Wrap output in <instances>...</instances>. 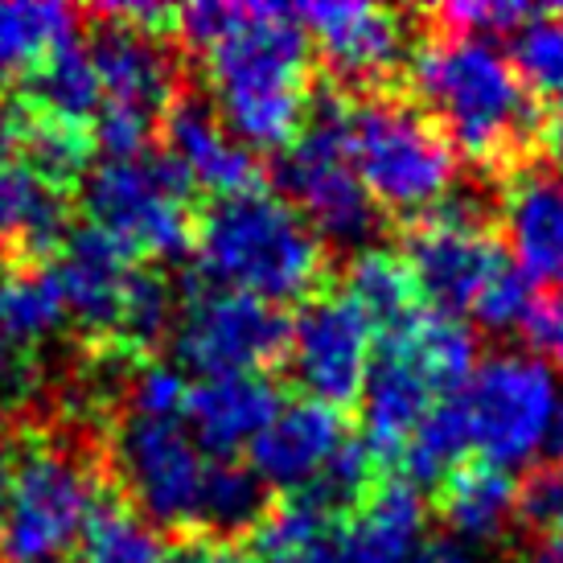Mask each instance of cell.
<instances>
[{
    "label": "cell",
    "mask_w": 563,
    "mask_h": 563,
    "mask_svg": "<svg viewBox=\"0 0 563 563\" xmlns=\"http://www.w3.org/2000/svg\"><path fill=\"white\" fill-rule=\"evenodd\" d=\"M470 449L485 456V465L515 470L539 453H548L551 423L560 411V383L539 358L522 350H501L477 362L465 391L456 395Z\"/></svg>",
    "instance_id": "8"
},
{
    "label": "cell",
    "mask_w": 563,
    "mask_h": 563,
    "mask_svg": "<svg viewBox=\"0 0 563 563\" xmlns=\"http://www.w3.org/2000/svg\"><path fill=\"white\" fill-rule=\"evenodd\" d=\"M407 267L437 313L477 317L498 280L515 267L510 251L477 219V206L449 198L407 243Z\"/></svg>",
    "instance_id": "11"
},
{
    "label": "cell",
    "mask_w": 563,
    "mask_h": 563,
    "mask_svg": "<svg viewBox=\"0 0 563 563\" xmlns=\"http://www.w3.org/2000/svg\"><path fill=\"white\" fill-rule=\"evenodd\" d=\"M9 465H13V461L0 453V510H4V489H9Z\"/></svg>",
    "instance_id": "43"
},
{
    "label": "cell",
    "mask_w": 563,
    "mask_h": 563,
    "mask_svg": "<svg viewBox=\"0 0 563 563\" xmlns=\"http://www.w3.org/2000/svg\"><path fill=\"white\" fill-rule=\"evenodd\" d=\"M186 375L169 362H148L128 383V411L148 420H181L186 416Z\"/></svg>",
    "instance_id": "35"
},
{
    "label": "cell",
    "mask_w": 563,
    "mask_h": 563,
    "mask_svg": "<svg viewBox=\"0 0 563 563\" xmlns=\"http://www.w3.org/2000/svg\"><path fill=\"white\" fill-rule=\"evenodd\" d=\"M371 470H375L371 449H366L362 440H345V449L329 461V470L317 477L313 489H305V498H313L317 506L342 515V510L358 506V501L371 494Z\"/></svg>",
    "instance_id": "33"
},
{
    "label": "cell",
    "mask_w": 563,
    "mask_h": 563,
    "mask_svg": "<svg viewBox=\"0 0 563 563\" xmlns=\"http://www.w3.org/2000/svg\"><path fill=\"white\" fill-rule=\"evenodd\" d=\"M342 108L345 103L325 99L317 108L313 124L300 128L297 141L284 148L280 186L321 243L342 251H371L383 227V210L354 173V161L345 148Z\"/></svg>",
    "instance_id": "7"
},
{
    "label": "cell",
    "mask_w": 563,
    "mask_h": 563,
    "mask_svg": "<svg viewBox=\"0 0 563 563\" xmlns=\"http://www.w3.org/2000/svg\"><path fill=\"white\" fill-rule=\"evenodd\" d=\"M501 231L510 260L563 292V173H518L501 198Z\"/></svg>",
    "instance_id": "20"
},
{
    "label": "cell",
    "mask_w": 563,
    "mask_h": 563,
    "mask_svg": "<svg viewBox=\"0 0 563 563\" xmlns=\"http://www.w3.org/2000/svg\"><path fill=\"white\" fill-rule=\"evenodd\" d=\"M338 527L342 515L292 494L276 510H264L251 539L255 563H338Z\"/></svg>",
    "instance_id": "23"
},
{
    "label": "cell",
    "mask_w": 563,
    "mask_h": 563,
    "mask_svg": "<svg viewBox=\"0 0 563 563\" xmlns=\"http://www.w3.org/2000/svg\"><path fill=\"white\" fill-rule=\"evenodd\" d=\"M79 563H161V534L136 506L99 501L79 539Z\"/></svg>",
    "instance_id": "29"
},
{
    "label": "cell",
    "mask_w": 563,
    "mask_h": 563,
    "mask_svg": "<svg viewBox=\"0 0 563 563\" xmlns=\"http://www.w3.org/2000/svg\"><path fill=\"white\" fill-rule=\"evenodd\" d=\"M284 345L288 321L276 313V305L227 288L194 292L173 321V354L198 378L260 375L276 354H284Z\"/></svg>",
    "instance_id": "12"
},
{
    "label": "cell",
    "mask_w": 563,
    "mask_h": 563,
    "mask_svg": "<svg viewBox=\"0 0 563 563\" xmlns=\"http://www.w3.org/2000/svg\"><path fill=\"white\" fill-rule=\"evenodd\" d=\"M79 16L54 0H4L0 4V79L37 75L49 54L75 42Z\"/></svg>",
    "instance_id": "24"
},
{
    "label": "cell",
    "mask_w": 563,
    "mask_h": 563,
    "mask_svg": "<svg viewBox=\"0 0 563 563\" xmlns=\"http://www.w3.org/2000/svg\"><path fill=\"white\" fill-rule=\"evenodd\" d=\"M345 148L366 194L383 210L428 214L453 198L456 148L428 111L404 99H358L342 108Z\"/></svg>",
    "instance_id": "5"
},
{
    "label": "cell",
    "mask_w": 563,
    "mask_h": 563,
    "mask_svg": "<svg viewBox=\"0 0 563 563\" xmlns=\"http://www.w3.org/2000/svg\"><path fill=\"white\" fill-rule=\"evenodd\" d=\"M518 333L527 338V354L548 371H563V292L534 297L531 313L522 317Z\"/></svg>",
    "instance_id": "36"
},
{
    "label": "cell",
    "mask_w": 563,
    "mask_h": 563,
    "mask_svg": "<svg viewBox=\"0 0 563 563\" xmlns=\"http://www.w3.org/2000/svg\"><path fill=\"white\" fill-rule=\"evenodd\" d=\"M548 9H534V4H518V0H453L440 9V21L449 25V33H461V37H498V33H510L515 37L527 21L543 16Z\"/></svg>",
    "instance_id": "34"
},
{
    "label": "cell",
    "mask_w": 563,
    "mask_h": 563,
    "mask_svg": "<svg viewBox=\"0 0 563 563\" xmlns=\"http://www.w3.org/2000/svg\"><path fill=\"white\" fill-rule=\"evenodd\" d=\"M470 453V428H465V416H461V404L444 399L428 411V420L416 428V437L407 440L404 470L411 482H437V477H449L453 470H461V456Z\"/></svg>",
    "instance_id": "30"
},
{
    "label": "cell",
    "mask_w": 563,
    "mask_h": 563,
    "mask_svg": "<svg viewBox=\"0 0 563 563\" xmlns=\"http://www.w3.org/2000/svg\"><path fill=\"white\" fill-rule=\"evenodd\" d=\"M194 251L214 288L243 292L264 305L305 300L325 272V247L313 227L288 198L267 189L219 198L198 222Z\"/></svg>",
    "instance_id": "3"
},
{
    "label": "cell",
    "mask_w": 563,
    "mask_h": 563,
    "mask_svg": "<svg viewBox=\"0 0 563 563\" xmlns=\"http://www.w3.org/2000/svg\"><path fill=\"white\" fill-rule=\"evenodd\" d=\"M66 305L49 272H4L0 276V350L37 354L63 329Z\"/></svg>",
    "instance_id": "25"
},
{
    "label": "cell",
    "mask_w": 563,
    "mask_h": 563,
    "mask_svg": "<svg viewBox=\"0 0 563 563\" xmlns=\"http://www.w3.org/2000/svg\"><path fill=\"white\" fill-rule=\"evenodd\" d=\"M548 453L555 456V461H563V391H560V411H555V423H551Z\"/></svg>",
    "instance_id": "42"
},
{
    "label": "cell",
    "mask_w": 563,
    "mask_h": 563,
    "mask_svg": "<svg viewBox=\"0 0 563 563\" xmlns=\"http://www.w3.org/2000/svg\"><path fill=\"white\" fill-rule=\"evenodd\" d=\"M548 148H551V157L563 165V103H560V111H555V120H551V128H548Z\"/></svg>",
    "instance_id": "41"
},
{
    "label": "cell",
    "mask_w": 563,
    "mask_h": 563,
    "mask_svg": "<svg viewBox=\"0 0 563 563\" xmlns=\"http://www.w3.org/2000/svg\"><path fill=\"white\" fill-rule=\"evenodd\" d=\"M33 99L46 111V120H58V124L75 128L82 120H95L103 108V87L95 75L91 49L70 42L58 54H49L33 75Z\"/></svg>",
    "instance_id": "28"
},
{
    "label": "cell",
    "mask_w": 563,
    "mask_h": 563,
    "mask_svg": "<svg viewBox=\"0 0 563 563\" xmlns=\"http://www.w3.org/2000/svg\"><path fill=\"white\" fill-rule=\"evenodd\" d=\"M539 534H543V543H548L551 563H563V510L555 518H551V522Z\"/></svg>",
    "instance_id": "40"
},
{
    "label": "cell",
    "mask_w": 563,
    "mask_h": 563,
    "mask_svg": "<svg viewBox=\"0 0 563 563\" xmlns=\"http://www.w3.org/2000/svg\"><path fill=\"white\" fill-rule=\"evenodd\" d=\"M423 498L411 482H387L338 527V563H404L423 543Z\"/></svg>",
    "instance_id": "21"
},
{
    "label": "cell",
    "mask_w": 563,
    "mask_h": 563,
    "mask_svg": "<svg viewBox=\"0 0 563 563\" xmlns=\"http://www.w3.org/2000/svg\"><path fill=\"white\" fill-rule=\"evenodd\" d=\"M300 25L325 66L345 82H378L407 58V21L395 9L366 0L300 4Z\"/></svg>",
    "instance_id": "14"
},
{
    "label": "cell",
    "mask_w": 563,
    "mask_h": 563,
    "mask_svg": "<svg viewBox=\"0 0 563 563\" xmlns=\"http://www.w3.org/2000/svg\"><path fill=\"white\" fill-rule=\"evenodd\" d=\"M165 148L189 186L214 198L255 189V153L239 144L227 124L198 99H181L165 111Z\"/></svg>",
    "instance_id": "19"
},
{
    "label": "cell",
    "mask_w": 563,
    "mask_h": 563,
    "mask_svg": "<svg viewBox=\"0 0 563 563\" xmlns=\"http://www.w3.org/2000/svg\"><path fill=\"white\" fill-rule=\"evenodd\" d=\"M510 63L527 91L563 95V16L543 13L527 21L510 42Z\"/></svg>",
    "instance_id": "31"
},
{
    "label": "cell",
    "mask_w": 563,
    "mask_h": 563,
    "mask_svg": "<svg viewBox=\"0 0 563 563\" xmlns=\"http://www.w3.org/2000/svg\"><path fill=\"white\" fill-rule=\"evenodd\" d=\"M173 321H177V309H173L169 284L161 280L157 272L141 267L132 276V288H128L120 321H115V338L128 345H153L165 338V329H173Z\"/></svg>",
    "instance_id": "32"
},
{
    "label": "cell",
    "mask_w": 563,
    "mask_h": 563,
    "mask_svg": "<svg viewBox=\"0 0 563 563\" xmlns=\"http://www.w3.org/2000/svg\"><path fill=\"white\" fill-rule=\"evenodd\" d=\"M82 210L124 251L169 260L194 235L189 181L169 157H108L82 177Z\"/></svg>",
    "instance_id": "9"
},
{
    "label": "cell",
    "mask_w": 563,
    "mask_h": 563,
    "mask_svg": "<svg viewBox=\"0 0 563 563\" xmlns=\"http://www.w3.org/2000/svg\"><path fill=\"white\" fill-rule=\"evenodd\" d=\"M342 416L325 404L297 399L276 411V420L264 428V437L251 444V473L264 482V489H313L317 477L329 470V461L345 449Z\"/></svg>",
    "instance_id": "15"
},
{
    "label": "cell",
    "mask_w": 563,
    "mask_h": 563,
    "mask_svg": "<svg viewBox=\"0 0 563 563\" xmlns=\"http://www.w3.org/2000/svg\"><path fill=\"white\" fill-rule=\"evenodd\" d=\"M477 371V338L461 317L416 313L383 338L362 387L366 449L404 453L428 411L465 391Z\"/></svg>",
    "instance_id": "4"
},
{
    "label": "cell",
    "mask_w": 563,
    "mask_h": 563,
    "mask_svg": "<svg viewBox=\"0 0 563 563\" xmlns=\"http://www.w3.org/2000/svg\"><path fill=\"white\" fill-rule=\"evenodd\" d=\"M411 91L428 120L470 161H501L534 136V99L510 54L485 37L444 33L411 54Z\"/></svg>",
    "instance_id": "2"
},
{
    "label": "cell",
    "mask_w": 563,
    "mask_h": 563,
    "mask_svg": "<svg viewBox=\"0 0 563 563\" xmlns=\"http://www.w3.org/2000/svg\"><path fill=\"white\" fill-rule=\"evenodd\" d=\"M161 563H255L251 551L235 548V543H186L177 551H165Z\"/></svg>",
    "instance_id": "38"
},
{
    "label": "cell",
    "mask_w": 563,
    "mask_h": 563,
    "mask_svg": "<svg viewBox=\"0 0 563 563\" xmlns=\"http://www.w3.org/2000/svg\"><path fill=\"white\" fill-rule=\"evenodd\" d=\"M560 510H563V465L539 470L531 482L518 489V515L527 518L534 531H543Z\"/></svg>",
    "instance_id": "37"
},
{
    "label": "cell",
    "mask_w": 563,
    "mask_h": 563,
    "mask_svg": "<svg viewBox=\"0 0 563 563\" xmlns=\"http://www.w3.org/2000/svg\"><path fill=\"white\" fill-rule=\"evenodd\" d=\"M99 510V482L82 456L33 444L9 465L0 563H63Z\"/></svg>",
    "instance_id": "6"
},
{
    "label": "cell",
    "mask_w": 563,
    "mask_h": 563,
    "mask_svg": "<svg viewBox=\"0 0 563 563\" xmlns=\"http://www.w3.org/2000/svg\"><path fill=\"white\" fill-rule=\"evenodd\" d=\"M531 563H551V560H531Z\"/></svg>",
    "instance_id": "44"
},
{
    "label": "cell",
    "mask_w": 563,
    "mask_h": 563,
    "mask_svg": "<svg viewBox=\"0 0 563 563\" xmlns=\"http://www.w3.org/2000/svg\"><path fill=\"white\" fill-rule=\"evenodd\" d=\"M416 280H411V267L407 260H399L395 251H383V247H371V251H358L354 255V264L345 272V300H354L362 309V317L371 321L375 329L383 333H391L407 321V317H416Z\"/></svg>",
    "instance_id": "27"
},
{
    "label": "cell",
    "mask_w": 563,
    "mask_h": 563,
    "mask_svg": "<svg viewBox=\"0 0 563 563\" xmlns=\"http://www.w3.org/2000/svg\"><path fill=\"white\" fill-rule=\"evenodd\" d=\"M173 21L206 58L214 115L239 144L272 153L297 141L309 111V33L297 9L202 0Z\"/></svg>",
    "instance_id": "1"
},
{
    "label": "cell",
    "mask_w": 563,
    "mask_h": 563,
    "mask_svg": "<svg viewBox=\"0 0 563 563\" xmlns=\"http://www.w3.org/2000/svg\"><path fill=\"white\" fill-rule=\"evenodd\" d=\"M440 515H444V527L453 531L456 543H465V548L498 543L518 518L515 477L498 465H485V461L461 465L444 477Z\"/></svg>",
    "instance_id": "22"
},
{
    "label": "cell",
    "mask_w": 563,
    "mask_h": 563,
    "mask_svg": "<svg viewBox=\"0 0 563 563\" xmlns=\"http://www.w3.org/2000/svg\"><path fill=\"white\" fill-rule=\"evenodd\" d=\"M404 563H482V560H477V551L456 543V539H428Z\"/></svg>",
    "instance_id": "39"
},
{
    "label": "cell",
    "mask_w": 563,
    "mask_h": 563,
    "mask_svg": "<svg viewBox=\"0 0 563 563\" xmlns=\"http://www.w3.org/2000/svg\"><path fill=\"white\" fill-rule=\"evenodd\" d=\"M280 391L264 375H214L189 383L186 428L202 453L231 461L239 449H251L280 411Z\"/></svg>",
    "instance_id": "17"
},
{
    "label": "cell",
    "mask_w": 563,
    "mask_h": 563,
    "mask_svg": "<svg viewBox=\"0 0 563 563\" xmlns=\"http://www.w3.org/2000/svg\"><path fill=\"white\" fill-rule=\"evenodd\" d=\"M136 272L141 267L132 264V251H124L115 239H108L95 227L66 235L58 264L49 267V276L58 284V297L66 305V317L91 333H115V321H120V309H124V297Z\"/></svg>",
    "instance_id": "16"
},
{
    "label": "cell",
    "mask_w": 563,
    "mask_h": 563,
    "mask_svg": "<svg viewBox=\"0 0 563 563\" xmlns=\"http://www.w3.org/2000/svg\"><path fill=\"white\" fill-rule=\"evenodd\" d=\"M87 49H91L95 75L103 87V108L132 111L157 124V115L169 108L173 87H177L173 54L157 33L108 25Z\"/></svg>",
    "instance_id": "18"
},
{
    "label": "cell",
    "mask_w": 563,
    "mask_h": 563,
    "mask_svg": "<svg viewBox=\"0 0 563 563\" xmlns=\"http://www.w3.org/2000/svg\"><path fill=\"white\" fill-rule=\"evenodd\" d=\"M378 329L362 317L354 300L313 297L288 321V371L313 404L338 407L362 399L366 375L375 366Z\"/></svg>",
    "instance_id": "13"
},
{
    "label": "cell",
    "mask_w": 563,
    "mask_h": 563,
    "mask_svg": "<svg viewBox=\"0 0 563 563\" xmlns=\"http://www.w3.org/2000/svg\"><path fill=\"white\" fill-rule=\"evenodd\" d=\"M111 456L136 510L153 527H202L206 489L219 456L202 453L186 420H148L128 411L115 428Z\"/></svg>",
    "instance_id": "10"
},
{
    "label": "cell",
    "mask_w": 563,
    "mask_h": 563,
    "mask_svg": "<svg viewBox=\"0 0 563 563\" xmlns=\"http://www.w3.org/2000/svg\"><path fill=\"white\" fill-rule=\"evenodd\" d=\"M66 206L25 165L0 157V239H21L25 247H54L66 239Z\"/></svg>",
    "instance_id": "26"
}]
</instances>
